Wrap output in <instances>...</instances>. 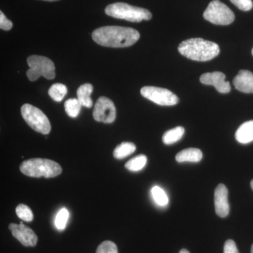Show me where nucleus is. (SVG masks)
<instances>
[{"label": "nucleus", "instance_id": "nucleus-1", "mask_svg": "<svg viewBox=\"0 0 253 253\" xmlns=\"http://www.w3.org/2000/svg\"><path fill=\"white\" fill-rule=\"evenodd\" d=\"M93 41L107 47H127L135 44L140 38L139 32L131 28L104 26L92 33Z\"/></svg>", "mask_w": 253, "mask_h": 253}, {"label": "nucleus", "instance_id": "nucleus-2", "mask_svg": "<svg viewBox=\"0 0 253 253\" xmlns=\"http://www.w3.org/2000/svg\"><path fill=\"white\" fill-rule=\"evenodd\" d=\"M178 50L182 56L197 61H210L219 54L218 44L202 38H191L183 41L178 46Z\"/></svg>", "mask_w": 253, "mask_h": 253}, {"label": "nucleus", "instance_id": "nucleus-3", "mask_svg": "<svg viewBox=\"0 0 253 253\" xmlns=\"http://www.w3.org/2000/svg\"><path fill=\"white\" fill-rule=\"evenodd\" d=\"M20 170L23 174L32 177L51 178L59 175L62 172V168L51 160L32 158L21 163Z\"/></svg>", "mask_w": 253, "mask_h": 253}, {"label": "nucleus", "instance_id": "nucleus-4", "mask_svg": "<svg viewBox=\"0 0 253 253\" xmlns=\"http://www.w3.org/2000/svg\"><path fill=\"white\" fill-rule=\"evenodd\" d=\"M105 12L111 17L126 20L130 22H141L144 20L149 21L152 18V14L149 10L123 2L109 4L106 6Z\"/></svg>", "mask_w": 253, "mask_h": 253}, {"label": "nucleus", "instance_id": "nucleus-5", "mask_svg": "<svg viewBox=\"0 0 253 253\" xmlns=\"http://www.w3.org/2000/svg\"><path fill=\"white\" fill-rule=\"evenodd\" d=\"M27 63L30 69L26 75L31 81H36L41 76H43L48 80H52L55 78V66L53 61L45 56H29Z\"/></svg>", "mask_w": 253, "mask_h": 253}, {"label": "nucleus", "instance_id": "nucleus-6", "mask_svg": "<svg viewBox=\"0 0 253 253\" xmlns=\"http://www.w3.org/2000/svg\"><path fill=\"white\" fill-rule=\"evenodd\" d=\"M21 111L23 119L32 129L41 134H49L51 131V124L46 115L41 110L26 104L23 105Z\"/></svg>", "mask_w": 253, "mask_h": 253}, {"label": "nucleus", "instance_id": "nucleus-7", "mask_svg": "<svg viewBox=\"0 0 253 253\" xmlns=\"http://www.w3.org/2000/svg\"><path fill=\"white\" fill-rule=\"evenodd\" d=\"M205 19L215 25L227 26L234 22L235 15L219 0H213L204 13Z\"/></svg>", "mask_w": 253, "mask_h": 253}, {"label": "nucleus", "instance_id": "nucleus-8", "mask_svg": "<svg viewBox=\"0 0 253 253\" xmlns=\"http://www.w3.org/2000/svg\"><path fill=\"white\" fill-rule=\"evenodd\" d=\"M141 94L160 106H174L179 102V98L172 91L157 86H144Z\"/></svg>", "mask_w": 253, "mask_h": 253}, {"label": "nucleus", "instance_id": "nucleus-9", "mask_svg": "<svg viewBox=\"0 0 253 253\" xmlns=\"http://www.w3.org/2000/svg\"><path fill=\"white\" fill-rule=\"evenodd\" d=\"M93 117L97 122L112 123L116 118V109L111 99L101 96L95 104Z\"/></svg>", "mask_w": 253, "mask_h": 253}, {"label": "nucleus", "instance_id": "nucleus-10", "mask_svg": "<svg viewBox=\"0 0 253 253\" xmlns=\"http://www.w3.org/2000/svg\"><path fill=\"white\" fill-rule=\"evenodd\" d=\"M9 229L13 236L26 247H34L38 243V236L31 228L24 225L22 223L20 224L11 223Z\"/></svg>", "mask_w": 253, "mask_h": 253}, {"label": "nucleus", "instance_id": "nucleus-11", "mask_svg": "<svg viewBox=\"0 0 253 253\" xmlns=\"http://www.w3.org/2000/svg\"><path fill=\"white\" fill-rule=\"evenodd\" d=\"M226 76L223 73H206L200 78V81L206 85H212L219 93L226 94L231 91L230 83L225 81Z\"/></svg>", "mask_w": 253, "mask_h": 253}, {"label": "nucleus", "instance_id": "nucleus-12", "mask_svg": "<svg viewBox=\"0 0 253 253\" xmlns=\"http://www.w3.org/2000/svg\"><path fill=\"white\" fill-rule=\"evenodd\" d=\"M214 207H215L216 214L219 217H226L229 214L228 190L224 184H219L214 191Z\"/></svg>", "mask_w": 253, "mask_h": 253}, {"label": "nucleus", "instance_id": "nucleus-13", "mask_svg": "<svg viewBox=\"0 0 253 253\" xmlns=\"http://www.w3.org/2000/svg\"><path fill=\"white\" fill-rule=\"evenodd\" d=\"M236 89L241 92L253 94V74L251 71L241 70L233 81Z\"/></svg>", "mask_w": 253, "mask_h": 253}, {"label": "nucleus", "instance_id": "nucleus-14", "mask_svg": "<svg viewBox=\"0 0 253 253\" xmlns=\"http://www.w3.org/2000/svg\"><path fill=\"white\" fill-rule=\"evenodd\" d=\"M236 140L241 144H249L253 141V121L243 123L236 131Z\"/></svg>", "mask_w": 253, "mask_h": 253}, {"label": "nucleus", "instance_id": "nucleus-15", "mask_svg": "<svg viewBox=\"0 0 253 253\" xmlns=\"http://www.w3.org/2000/svg\"><path fill=\"white\" fill-rule=\"evenodd\" d=\"M202 158L203 154L201 150L189 148L178 153L176 156V161L178 163H199L202 160Z\"/></svg>", "mask_w": 253, "mask_h": 253}, {"label": "nucleus", "instance_id": "nucleus-16", "mask_svg": "<svg viewBox=\"0 0 253 253\" xmlns=\"http://www.w3.org/2000/svg\"><path fill=\"white\" fill-rule=\"evenodd\" d=\"M93 86L89 83L83 84L78 88L77 91L78 99L81 103L82 106L86 108H91L93 105L91 94L92 93Z\"/></svg>", "mask_w": 253, "mask_h": 253}, {"label": "nucleus", "instance_id": "nucleus-17", "mask_svg": "<svg viewBox=\"0 0 253 253\" xmlns=\"http://www.w3.org/2000/svg\"><path fill=\"white\" fill-rule=\"evenodd\" d=\"M184 128L182 126H176L172 129L166 131L163 136V141L165 144L170 145L180 140L184 134Z\"/></svg>", "mask_w": 253, "mask_h": 253}, {"label": "nucleus", "instance_id": "nucleus-18", "mask_svg": "<svg viewBox=\"0 0 253 253\" xmlns=\"http://www.w3.org/2000/svg\"><path fill=\"white\" fill-rule=\"evenodd\" d=\"M135 144L131 142H123L118 145L113 151V156L117 159H123L135 151Z\"/></svg>", "mask_w": 253, "mask_h": 253}, {"label": "nucleus", "instance_id": "nucleus-19", "mask_svg": "<svg viewBox=\"0 0 253 253\" xmlns=\"http://www.w3.org/2000/svg\"><path fill=\"white\" fill-rule=\"evenodd\" d=\"M67 92V87L61 83H55L49 88V91H48L51 99L57 102L62 101Z\"/></svg>", "mask_w": 253, "mask_h": 253}, {"label": "nucleus", "instance_id": "nucleus-20", "mask_svg": "<svg viewBox=\"0 0 253 253\" xmlns=\"http://www.w3.org/2000/svg\"><path fill=\"white\" fill-rule=\"evenodd\" d=\"M146 163H147V157L144 155H139L127 161L125 167L132 172H137L144 168Z\"/></svg>", "mask_w": 253, "mask_h": 253}, {"label": "nucleus", "instance_id": "nucleus-21", "mask_svg": "<svg viewBox=\"0 0 253 253\" xmlns=\"http://www.w3.org/2000/svg\"><path fill=\"white\" fill-rule=\"evenodd\" d=\"M81 103L78 99H68L64 104L65 111L71 118L78 117L81 112Z\"/></svg>", "mask_w": 253, "mask_h": 253}, {"label": "nucleus", "instance_id": "nucleus-22", "mask_svg": "<svg viewBox=\"0 0 253 253\" xmlns=\"http://www.w3.org/2000/svg\"><path fill=\"white\" fill-rule=\"evenodd\" d=\"M151 194H152L153 199H154L155 202L160 206H166L168 204L169 200L166 193L164 190L159 186H154L151 189Z\"/></svg>", "mask_w": 253, "mask_h": 253}, {"label": "nucleus", "instance_id": "nucleus-23", "mask_svg": "<svg viewBox=\"0 0 253 253\" xmlns=\"http://www.w3.org/2000/svg\"><path fill=\"white\" fill-rule=\"evenodd\" d=\"M16 212L18 217L23 221H31L33 219V212L31 208L25 204H19L16 208Z\"/></svg>", "mask_w": 253, "mask_h": 253}, {"label": "nucleus", "instance_id": "nucleus-24", "mask_svg": "<svg viewBox=\"0 0 253 253\" xmlns=\"http://www.w3.org/2000/svg\"><path fill=\"white\" fill-rule=\"evenodd\" d=\"M68 217H69V212L66 208H62L56 216V219H55L56 227L59 230H63L66 228Z\"/></svg>", "mask_w": 253, "mask_h": 253}, {"label": "nucleus", "instance_id": "nucleus-25", "mask_svg": "<svg viewBox=\"0 0 253 253\" xmlns=\"http://www.w3.org/2000/svg\"><path fill=\"white\" fill-rule=\"evenodd\" d=\"M96 253H118L117 246L112 241H104L98 246Z\"/></svg>", "mask_w": 253, "mask_h": 253}, {"label": "nucleus", "instance_id": "nucleus-26", "mask_svg": "<svg viewBox=\"0 0 253 253\" xmlns=\"http://www.w3.org/2000/svg\"><path fill=\"white\" fill-rule=\"evenodd\" d=\"M236 7L242 11H248L252 9L253 3L252 0H230Z\"/></svg>", "mask_w": 253, "mask_h": 253}, {"label": "nucleus", "instance_id": "nucleus-27", "mask_svg": "<svg viewBox=\"0 0 253 253\" xmlns=\"http://www.w3.org/2000/svg\"><path fill=\"white\" fill-rule=\"evenodd\" d=\"M13 27V23L5 16L2 11H0V28L4 31H9Z\"/></svg>", "mask_w": 253, "mask_h": 253}, {"label": "nucleus", "instance_id": "nucleus-28", "mask_svg": "<svg viewBox=\"0 0 253 253\" xmlns=\"http://www.w3.org/2000/svg\"><path fill=\"white\" fill-rule=\"evenodd\" d=\"M224 253H239L235 242L232 240H227L224 244Z\"/></svg>", "mask_w": 253, "mask_h": 253}, {"label": "nucleus", "instance_id": "nucleus-29", "mask_svg": "<svg viewBox=\"0 0 253 253\" xmlns=\"http://www.w3.org/2000/svg\"><path fill=\"white\" fill-rule=\"evenodd\" d=\"M179 253H190L186 249H181L180 252Z\"/></svg>", "mask_w": 253, "mask_h": 253}, {"label": "nucleus", "instance_id": "nucleus-30", "mask_svg": "<svg viewBox=\"0 0 253 253\" xmlns=\"http://www.w3.org/2000/svg\"><path fill=\"white\" fill-rule=\"evenodd\" d=\"M43 1H59V0H43Z\"/></svg>", "mask_w": 253, "mask_h": 253}, {"label": "nucleus", "instance_id": "nucleus-31", "mask_svg": "<svg viewBox=\"0 0 253 253\" xmlns=\"http://www.w3.org/2000/svg\"><path fill=\"white\" fill-rule=\"evenodd\" d=\"M251 188H252V189L253 190V179L252 181H251Z\"/></svg>", "mask_w": 253, "mask_h": 253}, {"label": "nucleus", "instance_id": "nucleus-32", "mask_svg": "<svg viewBox=\"0 0 253 253\" xmlns=\"http://www.w3.org/2000/svg\"><path fill=\"white\" fill-rule=\"evenodd\" d=\"M251 253H253V244L252 246V248H251Z\"/></svg>", "mask_w": 253, "mask_h": 253}, {"label": "nucleus", "instance_id": "nucleus-33", "mask_svg": "<svg viewBox=\"0 0 253 253\" xmlns=\"http://www.w3.org/2000/svg\"><path fill=\"white\" fill-rule=\"evenodd\" d=\"M252 54H253V50H252Z\"/></svg>", "mask_w": 253, "mask_h": 253}]
</instances>
